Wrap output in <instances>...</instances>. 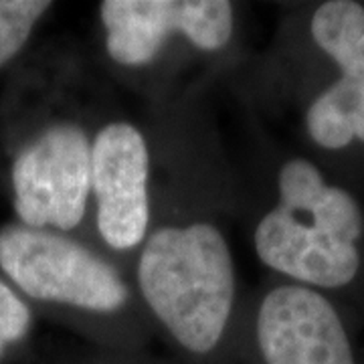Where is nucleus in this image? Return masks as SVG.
<instances>
[{"label": "nucleus", "mask_w": 364, "mask_h": 364, "mask_svg": "<svg viewBox=\"0 0 364 364\" xmlns=\"http://www.w3.org/2000/svg\"><path fill=\"white\" fill-rule=\"evenodd\" d=\"M87 47L144 109L225 90L253 55L247 4L233 0H102Z\"/></svg>", "instance_id": "4"}, {"label": "nucleus", "mask_w": 364, "mask_h": 364, "mask_svg": "<svg viewBox=\"0 0 364 364\" xmlns=\"http://www.w3.org/2000/svg\"><path fill=\"white\" fill-rule=\"evenodd\" d=\"M0 275L33 310L105 350L138 352L154 336L130 275L73 235L0 225Z\"/></svg>", "instance_id": "5"}, {"label": "nucleus", "mask_w": 364, "mask_h": 364, "mask_svg": "<svg viewBox=\"0 0 364 364\" xmlns=\"http://www.w3.org/2000/svg\"><path fill=\"white\" fill-rule=\"evenodd\" d=\"M304 134L330 154L364 144V81L338 73L320 87L304 107Z\"/></svg>", "instance_id": "8"}, {"label": "nucleus", "mask_w": 364, "mask_h": 364, "mask_svg": "<svg viewBox=\"0 0 364 364\" xmlns=\"http://www.w3.org/2000/svg\"><path fill=\"white\" fill-rule=\"evenodd\" d=\"M53 11L55 2L49 0H0V83L33 51Z\"/></svg>", "instance_id": "10"}, {"label": "nucleus", "mask_w": 364, "mask_h": 364, "mask_svg": "<svg viewBox=\"0 0 364 364\" xmlns=\"http://www.w3.org/2000/svg\"><path fill=\"white\" fill-rule=\"evenodd\" d=\"M308 37L342 75L364 81V4L328 0L308 18Z\"/></svg>", "instance_id": "9"}, {"label": "nucleus", "mask_w": 364, "mask_h": 364, "mask_svg": "<svg viewBox=\"0 0 364 364\" xmlns=\"http://www.w3.org/2000/svg\"><path fill=\"white\" fill-rule=\"evenodd\" d=\"M107 90L77 39L47 41L0 83V186L14 221L93 245L91 136Z\"/></svg>", "instance_id": "2"}, {"label": "nucleus", "mask_w": 364, "mask_h": 364, "mask_svg": "<svg viewBox=\"0 0 364 364\" xmlns=\"http://www.w3.org/2000/svg\"><path fill=\"white\" fill-rule=\"evenodd\" d=\"M152 215L130 279L154 336L191 364H217L243 298L235 231L243 191L215 93L144 109Z\"/></svg>", "instance_id": "1"}, {"label": "nucleus", "mask_w": 364, "mask_h": 364, "mask_svg": "<svg viewBox=\"0 0 364 364\" xmlns=\"http://www.w3.org/2000/svg\"><path fill=\"white\" fill-rule=\"evenodd\" d=\"M356 364L334 301L269 277L243 291L217 364Z\"/></svg>", "instance_id": "7"}, {"label": "nucleus", "mask_w": 364, "mask_h": 364, "mask_svg": "<svg viewBox=\"0 0 364 364\" xmlns=\"http://www.w3.org/2000/svg\"><path fill=\"white\" fill-rule=\"evenodd\" d=\"M134 354H136V352H117L116 360H105V364H140L130 360Z\"/></svg>", "instance_id": "12"}, {"label": "nucleus", "mask_w": 364, "mask_h": 364, "mask_svg": "<svg viewBox=\"0 0 364 364\" xmlns=\"http://www.w3.org/2000/svg\"><path fill=\"white\" fill-rule=\"evenodd\" d=\"M235 105V104H233ZM239 112L233 150L249 249L269 277L320 294L350 287L364 267V207L304 154L279 152L257 117Z\"/></svg>", "instance_id": "3"}, {"label": "nucleus", "mask_w": 364, "mask_h": 364, "mask_svg": "<svg viewBox=\"0 0 364 364\" xmlns=\"http://www.w3.org/2000/svg\"><path fill=\"white\" fill-rule=\"evenodd\" d=\"M152 168L146 116L109 83L91 136V239L128 275L150 227Z\"/></svg>", "instance_id": "6"}, {"label": "nucleus", "mask_w": 364, "mask_h": 364, "mask_svg": "<svg viewBox=\"0 0 364 364\" xmlns=\"http://www.w3.org/2000/svg\"><path fill=\"white\" fill-rule=\"evenodd\" d=\"M33 322L35 310L0 275V358L28 338Z\"/></svg>", "instance_id": "11"}]
</instances>
